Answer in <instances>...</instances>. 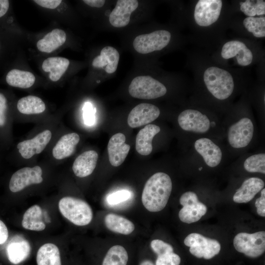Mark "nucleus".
Wrapping results in <instances>:
<instances>
[{
  "instance_id": "9d476101",
  "label": "nucleus",
  "mask_w": 265,
  "mask_h": 265,
  "mask_svg": "<svg viewBox=\"0 0 265 265\" xmlns=\"http://www.w3.org/2000/svg\"><path fill=\"white\" fill-rule=\"evenodd\" d=\"M222 6L221 0H200L195 7L194 19L200 26H207L218 19Z\"/></svg>"
},
{
  "instance_id": "79ce46f5",
  "label": "nucleus",
  "mask_w": 265,
  "mask_h": 265,
  "mask_svg": "<svg viewBox=\"0 0 265 265\" xmlns=\"http://www.w3.org/2000/svg\"><path fill=\"white\" fill-rule=\"evenodd\" d=\"M34 2L44 8L48 9H55L59 6L62 2L61 0H34Z\"/></svg>"
},
{
  "instance_id": "6e6552de",
  "label": "nucleus",
  "mask_w": 265,
  "mask_h": 265,
  "mask_svg": "<svg viewBox=\"0 0 265 265\" xmlns=\"http://www.w3.org/2000/svg\"><path fill=\"white\" fill-rule=\"evenodd\" d=\"M180 203L183 208L179 212V217L184 223L190 224L197 222L207 212V207L198 200L194 192L187 191L183 194Z\"/></svg>"
},
{
  "instance_id": "20e7f679",
  "label": "nucleus",
  "mask_w": 265,
  "mask_h": 265,
  "mask_svg": "<svg viewBox=\"0 0 265 265\" xmlns=\"http://www.w3.org/2000/svg\"><path fill=\"white\" fill-rule=\"evenodd\" d=\"M166 87L159 81L149 76L134 78L129 86V92L133 98L154 99L164 96Z\"/></svg>"
},
{
  "instance_id": "cd10ccee",
  "label": "nucleus",
  "mask_w": 265,
  "mask_h": 265,
  "mask_svg": "<svg viewBox=\"0 0 265 265\" xmlns=\"http://www.w3.org/2000/svg\"><path fill=\"white\" fill-rule=\"evenodd\" d=\"M106 228L112 232L129 235L134 230L133 223L129 219L115 213L106 214L104 219Z\"/></svg>"
},
{
  "instance_id": "412c9836",
  "label": "nucleus",
  "mask_w": 265,
  "mask_h": 265,
  "mask_svg": "<svg viewBox=\"0 0 265 265\" xmlns=\"http://www.w3.org/2000/svg\"><path fill=\"white\" fill-rule=\"evenodd\" d=\"M160 131V127L154 124H148L141 129L136 137V151L143 156L150 155L153 150V139Z\"/></svg>"
},
{
  "instance_id": "f3484780",
  "label": "nucleus",
  "mask_w": 265,
  "mask_h": 265,
  "mask_svg": "<svg viewBox=\"0 0 265 265\" xmlns=\"http://www.w3.org/2000/svg\"><path fill=\"white\" fill-rule=\"evenodd\" d=\"M221 54L226 59L237 56L238 64L243 66L249 65L253 59L251 51L243 42L239 41L226 43L222 47Z\"/></svg>"
},
{
  "instance_id": "c756f323",
  "label": "nucleus",
  "mask_w": 265,
  "mask_h": 265,
  "mask_svg": "<svg viewBox=\"0 0 265 265\" xmlns=\"http://www.w3.org/2000/svg\"><path fill=\"white\" fill-rule=\"evenodd\" d=\"M6 81L11 86L28 88L34 83L35 77L30 72L14 69L7 73Z\"/></svg>"
},
{
  "instance_id": "f704fd0d",
  "label": "nucleus",
  "mask_w": 265,
  "mask_h": 265,
  "mask_svg": "<svg viewBox=\"0 0 265 265\" xmlns=\"http://www.w3.org/2000/svg\"><path fill=\"white\" fill-rule=\"evenodd\" d=\"M244 168L249 172L265 173V154L260 153L249 157L243 163Z\"/></svg>"
},
{
  "instance_id": "37998d69",
  "label": "nucleus",
  "mask_w": 265,
  "mask_h": 265,
  "mask_svg": "<svg viewBox=\"0 0 265 265\" xmlns=\"http://www.w3.org/2000/svg\"><path fill=\"white\" fill-rule=\"evenodd\" d=\"M8 238V231L5 224L0 220V244H4Z\"/></svg>"
},
{
  "instance_id": "c03bdc74",
  "label": "nucleus",
  "mask_w": 265,
  "mask_h": 265,
  "mask_svg": "<svg viewBox=\"0 0 265 265\" xmlns=\"http://www.w3.org/2000/svg\"><path fill=\"white\" fill-rule=\"evenodd\" d=\"M83 1L91 7L97 8L102 7L105 3L104 0H84Z\"/></svg>"
},
{
  "instance_id": "72a5a7b5",
  "label": "nucleus",
  "mask_w": 265,
  "mask_h": 265,
  "mask_svg": "<svg viewBox=\"0 0 265 265\" xmlns=\"http://www.w3.org/2000/svg\"><path fill=\"white\" fill-rule=\"evenodd\" d=\"M240 10L249 17L265 14V1L263 0H247L240 2Z\"/></svg>"
},
{
  "instance_id": "473e14b6",
  "label": "nucleus",
  "mask_w": 265,
  "mask_h": 265,
  "mask_svg": "<svg viewBox=\"0 0 265 265\" xmlns=\"http://www.w3.org/2000/svg\"><path fill=\"white\" fill-rule=\"evenodd\" d=\"M245 28L256 37L265 36V18L264 17L246 18L243 22Z\"/></svg>"
},
{
  "instance_id": "c85d7f7f",
  "label": "nucleus",
  "mask_w": 265,
  "mask_h": 265,
  "mask_svg": "<svg viewBox=\"0 0 265 265\" xmlns=\"http://www.w3.org/2000/svg\"><path fill=\"white\" fill-rule=\"evenodd\" d=\"M42 213L40 207L37 205L29 208L23 215L22 221L23 227L34 231L44 230L46 225L41 219Z\"/></svg>"
},
{
  "instance_id": "6ab92c4d",
  "label": "nucleus",
  "mask_w": 265,
  "mask_h": 265,
  "mask_svg": "<svg viewBox=\"0 0 265 265\" xmlns=\"http://www.w3.org/2000/svg\"><path fill=\"white\" fill-rule=\"evenodd\" d=\"M98 158V153L94 150L87 151L79 155L72 166L75 175L84 178L91 174L96 166Z\"/></svg>"
},
{
  "instance_id": "39448f33",
  "label": "nucleus",
  "mask_w": 265,
  "mask_h": 265,
  "mask_svg": "<svg viewBox=\"0 0 265 265\" xmlns=\"http://www.w3.org/2000/svg\"><path fill=\"white\" fill-rule=\"evenodd\" d=\"M233 243L238 252L249 257H258L265 251V232L239 233L235 237Z\"/></svg>"
},
{
  "instance_id": "0eeeda50",
  "label": "nucleus",
  "mask_w": 265,
  "mask_h": 265,
  "mask_svg": "<svg viewBox=\"0 0 265 265\" xmlns=\"http://www.w3.org/2000/svg\"><path fill=\"white\" fill-rule=\"evenodd\" d=\"M170 39L171 34L169 31L158 30L136 36L133 40V46L138 53L146 54L162 50L168 44Z\"/></svg>"
},
{
  "instance_id": "b1692460",
  "label": "nucleus",
  "mask_w": 265,
  "mask_h": 265,
  "mask_svg": "<svg viewBox=\"0 0 265 265\" xmlns=\"http://www.w3.org/2000/svg\"><path fill=\"white\" fill-rule=\"evenodd\" d=\"M66 40L65 32L62 29L55 28L38 40L36 46L41 52L51 53L62 46Z\"/></svg>"
},
{
  "instance_id": "4468645a",
  "label": "nucleus",
  "mask_w": 265,
  "mask_h": 265,
  "mask_svg": "<svg viewBox=\"0 0 265 265\" xmlns=\"http://www.w3.org/2000/svg\"><path fill=\"white\" fill-rule=\"evenodd\" d=\"M52 132L46 130L30 139L23 141L17 145L21 156L29 159L36 154L41 153L45 148L52 138Z\"/></svg>"
},
{
  "instance_id": "aec40b11",
  "label": "nucleus",
  "mask_w": 265,
  "mask_h": 265,
  "mask_svg": "<svg viewBox=\"0 0 265 265\" xmlns=\"http://www.w3.org/2000/svg\"><path fill=\"white\" fill-rule=\"evenodd\" d=\"M264 186V181L259 178L247 179L234 194L233 201L238 203H247L252 200Z\"/></svg>"
},
{
  "instance_id": "bb28decb",
  "label": "nucleus",
  "mask_w": 265,
  "mask_h": 265,
  "mask_svg": "<svg viewBox=\"0 0 265 265\" xmlns=\"http://www.w3.org/2000/svg\"><path fill=\"white\" fill-rule=\"evenodd\" d=\"M36 263L37 265H61L58 247L51 243L42 245L37 253Z\"/></svg>"
},
{
  "instance_id": "c9c22d12",
  "label": "nucleus",
  "mask_w": 265,
  "mask_h": 265,
  "mask_svg": "<svg viewBox=\"0 0 265 265\" xmlns=\"http://www.w3.org/2000/svg\"><path fill=\"white\" fill-rule=\"evenodd\" d=\"M150 245L152 249L158 256L173 252V247L170 244L160 239L153 240Z\"/></svg>"
},
{
  "instance_id": "393cba45",
  "label": "nucleus",
  "mask_w": 265,
  "mask_h": 265,
  "mask_svg": "<svg viewBox=\"0 0 265 265\" xmlns=\"http://www.w3.org/2000/svg\"><path fill=\"white\" fill-rule=\"evenodd\" d=\"M31 247L28 241L23 238H17L12 240L6 248L9 261L13 264H20L29 256Z\"/></svg>"
},
{
  "instance_id": "ddd939ff",
  "label": "nucleus",
  "mask_w": 265,
  "mask_h": 265,
  "mask_svg": "<svg viewBox=\"0 0 265 265\" xmlns=\"http://www.w3.org/2000/svg\"><path fill=\"white\" fill-rule=\"evenodd\" d=\"M159 114L160 110L157 106L148 103L140 104L130 111L128 124L132 128H137L151 123L157 119Z\"/></svg>"
},
{
  "instance_id": "1a4fd4ad",
  "label": "nucleus",
  "mask_w": 265,
  "mask_h": 265,
  "mask_svg": "<svg viewBox=\"0 0 265 265\" xmlns=\"http://www.w3.org/2000/svg\"><path fill=\"white\" fill-rule=\"evenodd\" d=\"M253 133L254 126L251 120L244 117L230 127L228 131V141L233 148H243L250 143Z\"/></svg>"
},
{
  "instance_id": "2eb2a0df",
  "label": "nucleus",
  "mask_w": 265,
  "mask_h": 265,
  "mask_svg": "<svg viewBox=\"0 0 265 265\" xmlns=\"http://www.w3.org/2000/svg\"><path fill=\"white\" fill-rule=\"evenodd\" d=\"M126 137L121 132L115 133L109 140L107 152L110 163L114 167L120 166L129 154L130 146L125 143Z\"/></svg>"
},
{
  "instance_id": "58836bf2",
  "label": "nucleus",
  "mask_w": 265,
  "mask_h": 265,
  "mask_svg": "<svg viewBox=\"0 0 265 265\" xmlns=\"http://www.w3.org/2000/svg\"><path fill=\"white\" fill-rule=\"evenodd\" d=\"M83 119L86 125L91 126L95 121V108L89 102L85 104L83 107Z\"/></svg>"
},
{
  "instance_id": "a18cd8bd",
  "label": "nucleus",
  "mask_w": 265,
  "mask_h": 265,
  "mask_svg": "<svg viewBox=\"0 0 265 265\" xmlns=\"http://www.w3.org/2000/svg\"><path fill=\"white\" fill-rule=\"evenodd\" d=\"M9 7L8 0H0V18L3 16L7 12Z\"/></svg>"
},
{
  "instance_id": "ea45409f",
  "label": "nucleus",
  "mask_w": 265,
  "mask_h": 265,
  "mask_svg": "<svg viewBox=\"0 0 265 265\" xmlns=\"http://www.w3.org/2000/svg\"><path fill=\"white\" fill-rule=\"evenodd\" d=\"M255 205L257 208L258 214L262 216H265V189H262L260 197L256 200Z\"/></svg>"
},
{
  "instance_id": "4be33fe9",
  "label": "nucleus",
  "mask_w": 265,
  "mask_h": 265,
  "mask_svg": "<svg viewBox=\"0 0 265 265\" xmlns=\"http://www.w3.org/2000/svg\"><path fill=\"white\" fill-rule=\"evenodd\" d=\"M120 55L117 50L111 46L103 48L100 55L93 60L92 65L95 68H104L106 73L112 74L117 68Z\"/></svg>"
},
{
  "instance_id": "f03ea898",
  "label": "nucleus",
  "mask_w": 265,
  "mask_h": 265,
  "mask_svg": "<svg viewBox=\"0 0 265 265\" xmlns=\"http://www.w3.org/2000/svg\"><path fill=\"white\" fill-rule=\"evenodd\" d=\"M204 80L210 92L219 100L228 98L233 91V77L224 69L216 67L208 68L204 72Z\"/></svg>"
},
{
  "instance_id": "7c9ffc66",
  "label": "nucleus",
  "mask_w": 265,
  "mask_h": 265,
  "mask_svg": "<svg viewBox=\"0 0 265 265\" xmlns=\"http://www.w3.org/2000/svg\"><path fill=\"white\" fill-rule=\"evenodd\" d=\"M17 106L19 111L24 114H40L46 109L44 102L40 98L32 95L21 98Z\"/></svg>"
},
{
  "instance_id": "f8f14e48",
  "label": "nucleus",
  "mask_w": 265,
  "mask_h": 265,
  "mask_svg": "<svg viewBox=\"0 0 265 265\" xmlns=\"http://www.w3.org/2000/svg\"><path fill=\"white\" fill-rule=\"evenodd\" d=\"M178 122L183 130L196 133L206 132L211 125L210 120L206 115L191 109L182 111L178 117Z\"/></svg>"
},
{
  "instance_id": "e433bc0d",
  "label": "nucleus",
  "mask_w": 265,
  "mask_h": 265,
  "mask_svg": "<svg viewBox=\"0 0 265 265\" xmlns=\"http://www.w3.org/2000/svg\"><path fill=\"white\" fill-rule=\"evenodd\" d=\"M131 196V192L127 190H119L109 194L107 202L109 205H115L128 200Z\"/></svg>"
},
{
  "instance_id": "a19ab883",
  "label": "nucleus",
  "mask_w": 265,
  "mask_h": 265,
  "mask_svg": "<svg viewBox=\"0 0 265 265\" xmlns=\"http://www.w3.org/2000/svg\"><path fill=\"white\" fill-rule=\"evenodd\" d=\"M6 99L2 94L0 93V127L3 126L6 123Z\"/></svg>"
},
{
  "instance_id": "7ed1b4c3",
  "label": "nucleus",
  "mask_w": 265,
  "mask_h": 265,
  "mask_svg": "<svg viewBox=\"0 0 265 265\" xmlns=\"http://www.w3.org/2000/svg\"><path fill=\"white\" fill-rule=\"evenodd\" d=\"M58 208L62 215L76 225H88L93 218L91 207L79 198L70 196L63 197L59 201Z\"/></svg>"
},
{
  "instance_id": "423d86ee",
  "label": "nucleus",
  "mask_w": 265,
  "mask_h": 265,
  "mask_svg": "<svg viewBox=\"0 0 265 265\" xmlns=\"http://www.w3.org/2000/svg\"><path fill=\"white\" fill-rule=\"evenodd\" d=\"M185 244L190 247L189 251L198 258L210 259L218 254L221 249L219 242L198 233H191L184 239Z\"/></svg>"
},
{
  "instance_id": "2f4dec72",
  "label": "nucleus",
  "mask_w": 265,
  "mask_h": 265,
  "mask_svg": "<svg viewBox=\"0 0 265 265\" xmlns=\"http://www.w3.org/2000/svg\"><path fill=\"white\" fill-rule=\"evenodd\" d=\"M128 259V254L125 248L116 245L108 250L102 265H127Z\"/></svg>"
},
{
  "instance_id": "49530a36",
  "label": "nucleus",
  "mask_w": 265,
  "mask_h": 265,
  "mask_svg": "<svg viewBox=\"0 0 265 265\" xmlns=\"http://www.w3.org/2000/svg\"><path fill=\"white\" fill-rule=\"evenodd\" d=\"M139 265H155L150 260H145L142 261Z\"/></svg>"
},
{
  "instance_id": "9b49d317",
  "label": "nucleus",
  "mask_w": 265,
  "mask_h": 265,
  "mask_svg": "<svg viewBox=\"0 0 265 265\" xmlns=\"http://www.w3.org/2000/svg\"><path fill=\"white\" fill-rule=\"evenodd\" d=\"M42 170L39 166L26 167L15 172L9 182V189L13 192H19L27 186L42 182Z\"/></svg>"
},
{
  "instance_id": "a211bd4d",
  "label": "nucleus",
  "mask_w": 265,
  "mask_h": 265,
  "mask_svg": "<svg viewBox=\"0 0 265 265\" xmlns=\"http://www.w3.org/2000/svg\"><path fill=\"white\" fill-rule=\"evenodd\" d=\"M194 147L209 166L214 167L220 163L222 156L221 150L210 139H197L195 142Z\"/></svg>"
},
{
  "instance_id": "5701e85b",
  "label": "nucleus",
  "mask_w": 265,
  "mask_h": 265,
  "mask_svg": "<svg viewBox=\"0 0 265 265\" xmlns=\"http://www.w3.org/2000/svg\"><path fill=\"white\" fill-rule=\"evenodd\" d=\"M80 139V136L75 132L64 135L53 148V157L56 159H62L71 156L74 153Z\"/></svg>"
},
{
  "instance_id": "09e8293b",
  "label": "nucleus",
  "mask_w": 265,
  "mask_h": 265,
  "mask_svg": "<svg viewBox=\"0 0 265 265\" xmlns=\"http://www.w3.org/2000/svg\"><path fill=\"white\" fill-rule=\"evenodd\" d=\"M202 168H203L202 167H201L200 168H199V170H201L202 169Z\"/></svg>"
},
{
  "instance_id": "a878e982",
  "label": "nucleus",
  "mask_w": 265,
  "mask_h": 265,
  "mask_svg": "<svg viewBox=\"0 0 265 265\" xmlns=\"http://www.w3.org/2000/svg\"><path fill=\"white\" fill-rule=\"evenodd\" d=\"M69 60L62 57H51L42 63V68L45 72L50 73L49 78L53 81L58 80L67 70Z\"/></svg>"
},
{
  "instance_id": "de8ad7c7",
  "label": "nucleus",
  "mask_w": 265,
  "mask_h": 265,
  "mask_svg": "<svg viewBox=\"0 0 265 265\" xmlns=\"http://www.w3.org/2000/svg\"><path fill=\"white\" fill-rule=\"evenodd\" d=\"M211 124H212V126H213V127L215 125V123L214 122H212L211 123Z\"/></svg>"
},
{
  "instance_id": "dca6fc26",
  "label": "nucleus",
  "mask_w": 265,
  "mask_h": 265,
  "mask_svg": "<svg viewBox=\"0 0 265 265\" xmlns=\"http://www.w3.org/2000/svg\"><path fill=\"white\" fill-rule=\"evenodd\" d=\"M138 2L136 0H118L115 8L109 16L110 24L116 27H122L128 25L131 13L136 9Z\"/></svg>"
},
{
  "instance_id": "f257e3e1",
  "label": "nucleus",
  "mask_w": 265,
  "mask_h": 265,
  "mask_svg": "<svg viewBox=\"0 0 265 265\" xmlns=\"http://www.w3.org/2000/svg\"><path fill=\"white\" fill-rule=\"evenodd\" d=\"M172 189V181L168 175L157 172L151 176L144 186L141 200L149 212H158L166 206Z\"/></svg>"
},
{
  "instance_id": "4c0bfd02",
  "label": "nucleus",
  "mask_w": 265,
  "mask_h": 265,
  "mask_svg": "<svg viewBox=\"0 0 265 265\" xmlns=\"http://www.w3.org/2000/svg\"><path fill=\"white\" fill-rule=\"evenodd\" d=\"M181 263L180 256L173 252L158 256L156 265H179Z\"/></svg>"
}]
</instances>
